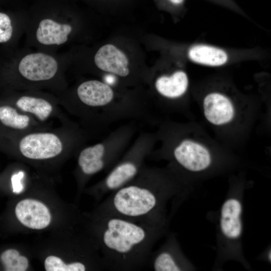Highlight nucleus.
Listing matches in <instances>:
<instances>
[{"instance_id":"1","label":"nucleus","mask_w":271,"mask_h":271,"mask_svg":"<svg viewBox=\"0 0 271 271\" xmlns=\"http://www.w3.org/2000/svg\"><path fill=\"white\" fill-rule=\"evenodd\" d=\"M98 249L106 269L139 270L147 264L161 227L118 215L98 213Z\"/></svg>"},{"instance_id":"2","label":"nucleus","mask_w":271,"mask_h":271,"mask_svg":"<svg viewBox=\"0 0 271 271\" xmlns=\"http://www.w3.org/2000/svg\"><path fill=\"white\" fill-rule=\"evenodd\" d=\"M162 181L156 171L144 167L131 181L107 195L98 213L118 215L161 227L164 203L171 192Z\"/></svg>"},{"instance_id":"3","label":"nucleus","mask_w":271,"mask_h":271,"mask_svg":"<svg viewBox=\"0 0 271 271\" xmlns=\"http://www.w3.org/2000/svg\"><path fill=\"white\" fill-rule=\"evenodd\" d=\"M61 125L19 134L0 131V151L30 161H48L75 152L86 134L67 117Z\"/></svg>"},{"instance_id":"4","label":"nucleus","mask_w":271,"mask_h":271,"mask_svg":"<svg viewBox=\"0 0 271 271\" xmlns=\"http://www.w3.org/2000/svg\"><path fill=\"white\" fill-rule=\"evenodd\" d=\"M76 99L59 101V104L71 114L85 122L94 121L103 111L111 109L114 91L106 83L89 80L80 83L76 91Z\"/></svg>"},{"instance_id":"5","label":"nucleus","mask_w":271,"mask_h":271,"mask_svg":"<svg viewBox=\"0 0 271 271\" xmlns=\"http://www.w3.org/2000/svg\"><path fill=\"white\" fill-rule=\"evenodd\" d=\"M127 131H118L102 142L81 147L78 149L77 165L82 176L90 177L115 164L127 140Z\"/></svg>"},{"instance_id":"6","label":"nucleus","mask_w":271,"mask_h":271,"mask_svg":"<svg viewBox=\"0 0 271 271\" xmlns=\"http://www.w3.org/2000/svg\"><path fill=\"white\" fill-rule=\"evenodd\" d=\"M148 154L149 136H144L97 185L98 196H107L134 179L144 167V162Z\"/></svg>"},{"instance_id":"7","label":"nucleus","mask_w":271,"mask_h":271,"mask_svg":"<svg viewBox=\"0 0 271 271\" xmlns=\"http://www.w3.org/2000/svg\"><path fill=\"white\" fill-rule=\"evenodd\" d=\"M17 76V85L26 90L51 86L59 79V64L56 59L49 54L30 53L20 60Z\"/></svg>"},{"instance_id":"8","label":"nucleus","mask_w":271,"mask_h":271,"mask_svg":"<svg viewBox=\"0 0 271 271\" xmlns=\"http://www.w3.org/2000/svg\"><path fill=\"white\" fill-rule=\"evenodd\" d=\"M38 91L27 90L1 99L43 124H50L49 121L54 118L61 121L66 117L61 110L58 98Z\"/></svg>"},{"instance_id":"9","label":"nucleus","mask_w":271,"mask_h":271,"mask_svg":"<svg viewBox=\"0 0 271 271\" xmlns=\"http://www.w3.org/2000/svg\"><path fill=\"white\" fill-rule=\"evenodd\" d=\"M172 154L175 162L190 172L203 171L212 163L211 155L207 148L191 139L180 141L174 148Z\"/></svg>"},{"instance_id":"10","label":"nucleus","mask_w":271,"mask_h":271,"mask_svg":"<svg viewBox=\"0 0 271 271\" xmlns=\"http://www.w3.org/2000/svg\"><path fill=\"white\" fill-rule=\"evenodd\" d=\"M51 127L43 124L11 103L0 99V131L19 134Z\"/></svg>"},{"instance_id":"11","label":"nucleus","mask_w":271,"mask_h":271,"mask_svg":"<svg viewBox=\"0 0 271 271\" xmlns=\"http://www.w3.org/2000/svg\"><path fill=\"white\" fill-rule=\"evenodd\" d=\"M203 111L206 119L215 126L228 124L235 114V107L230 99L217 92H210L204 97Z\"/></svg>"},{"instance_id":"12","label":"nucleus","mask_w":271,"mask_h":271,"mask_svg":"<svg viewBox=\"0 0 271 271\" xmlns=\"http://www.w3.org/2000/svg\"><path fill=\"white\" fill-rule=\"evenodd\" d=\"M15 214L24 225L35 229L46 228L51 219L48 208L42 202L31 199L20 201L16 206Z\"/></svg>"},{"instance_id":"13","label":"nucleus","mask_w":271,"mask_h":271,"mask_svg":"<svg viewBox=\"0 0 271 271\" xmlns=\"http://www.w3.org/2000/svg\"><path fill=\"white\" fill-rule=\"evenodd\" d=\"M94 62L100 70L118 76L126 77L129 73L127 58L111 44L105 45L99 48L95 55Z\"/></svg>"},{"instance_id":"14","label":"nucleus","mask_w":271,"mask_h":271,"mask_svg":"<svg viewBox=\"0 0 271 271\" xmlns=\"http://www.w3.org/2000/svg\"><path fill=\"white\" fill-rule=\"evenodd\" d=\"M241 203L237 199L229 198L223 204L220 213V226L222 234L226 238L236 239L241 235Z\"/></svg>"},{"instance_id":"15","label":"nucleus","mask_w":271,"mask_h":271,"mask_svg":"<svg viewBox=\"0 0 271 271\" xmlns=\"http://www.w3.org/2000/svg\"><path fill=\"white\" fill-rule=\"evenodd\" d=\"M72 30V26L69 24L46 18L39 23L36 38L43 45H61L67 41Z\"/></svg>"},{"instance_id":"16","label":"nucleus","mask_w":271,"mask_h":271,"mask_svg":"<svg viewBox=\"0 0 271 271\" xmlns=\"http://www.w3.org/2000/svg\"><path fill=\"white\" fill-rule=\"evenodd\" d=\"M188 85L187 74L181 70L177 71L169 76H161L155 83L157 92L169 99H176L183 96L186 92Z\"/></svg>"},{"instance_id":"17","label":"nucleus","mask_w":271,"mask_h":271,"mask_svg":"<svg viewBox=\"0 0 271 271\" xmlns=\"http://www.w3.org/2000/svg\"><path fill=\"white\" fill-rule=\"evenodd\" d=\"M189 59L193 62L210 66H220L228 60L225 51L212 46L199 44L191 47L188 53Z\"/></svg>"},{"instance_id":"18","label":"nucleus","mask_w":271,"mask_h":271,"mask_svg":"<svg viewBox=\"0 0 271 271\" xmlns=\"http://www.w3.org/2000/svg\"><path fill=\"white\" fill-rule=\"evenodd\" d=\"M163 247L152 255L151 254L147 265L156 271H180L182 266L180 264L178 255L174 250L173 245Z\"/></svg>"},{"instance_id":"19","label":"nucleus","mask_w":271,"mask_h":271,"mask_svg":"<svg viewBox=\"0 0 271 271\" xmlns=\"http://www.w3.org/2000/svg\"><path fill=\"white\" fill-rule=\"evenodd\" d=\"M44 264L47 271H84L86 269L85 265L81 262L66 264L61 258L53 255L47 257Z\"/></svg>"},{"instance_id":"20","label":"nucleus","mask_w":271,"mask_h":271,"mask_svg":"<svg viewBox=\"0 0 271 271\" xmlns=\"http://www.w3.org/2000/svg\"><path fill=\"white\" fill-rule=\"evenodd\" d=\"M13 32V28L10 17L5 13H0V43L9 41Z\"/></svg>"},{"instance_id":"21","label":"nucleus","mask_w":271,"mask_h":271,"mask_svg":"<svg viewBox=\"0 0 271 271\" xmlns=\"http://www.w3.org/2000/svg\"><path fill=\"white\" fill-rule=\"evenodd\" d=\"M24 176V172L20 171L12 176L11 182L14 193H20L23 191V186L21 183V179L23 178Z\"/></svg>"},{"instance_id":"22","label":"nucleus","mask_w":271,"mask_h":271,"mask_svg":"<svg viewBox=\"0 0 271 271\" xmlns=\"http://www.w3.org/2000/svg\"><path fill=\"white\" fill-rule=\"evenodd\" d=\"M171 3L175 5H180L183 3L184 0H169Z\"/></svg>"},{"instance_id":"23","label":"nucleus","mask_w":271,"mask_h":271,"mask_svg":"<svg viewBox=\"0 0 271 271\" xmlns=\"http://www.w3.org/2000/svg\"><path fill=\"white\" fill-rule=\"evenodd\" d=\"M270 251H269V252H268V260H269V261H270L271 260V257H270Z\"/></svg>"}]
</instances>
